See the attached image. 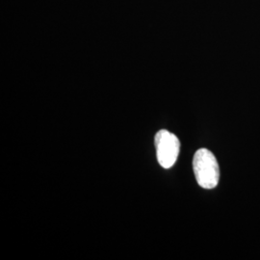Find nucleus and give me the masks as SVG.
Masks as SVG:
<instances>
[{
	"instance_id": "1",
	"label": "nucleus",
	"mask_w": 260,
	"mask_h": 260,
	"mask_svg": "<svg viewBox=\"0 0 260 260\" xmlns=\"http://www.w3.org/2000/svg\"><path fill=\"white\" fill-rule=\"evenodd\" d=\"M197 182L205 189H213L219 183L220 169L213 153L207 149H199L193 158Z\"/></svg>"
},
{
	"instance_id": "2",
	"label": "nucleus",
	"mask_w": 260,
	"mask_h": 260,
	"mask_svg": "<svg viewBox=\"0 0 260 260\" xmlns=\"http://www.w3.org/2000/svg\"><path fill=\"white\" fill-rule=\"evenodd\" d=\"M158 163L164 169L173 167L177 161L180 143L177 136L168 130L158 131L154 138Z\"/></svg>"
}]
</instances>
